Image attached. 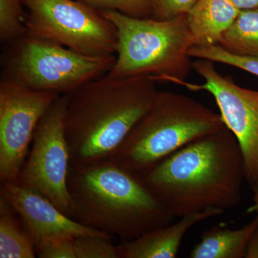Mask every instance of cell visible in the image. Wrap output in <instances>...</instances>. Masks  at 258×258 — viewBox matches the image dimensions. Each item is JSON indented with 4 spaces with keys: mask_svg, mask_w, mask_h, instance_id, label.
Segmentation results:
<instances>
[{
    "mask_svg": "<svg viewBox=\"0 0 258 258\" xmlns=\"http://www.w3.org/2000/svg\"><path fill=\"white\" fill-rule=\"evenodd\" d=\"M222 209L208 208L180 217L175 223L161 226L117 246L118 258H174L189 229L199 222L224 213Z\"/></svg>",
    "mask_w": 258,
    "mask_h": 258,
    "instance_id": "7c38bea8",
    "label": "cell"
},
{
    "mask_svg": "<svg viewBox=\"0 0 258 258\" xmlns=\"http://www.w3.org/2000/svg\"><path fill=\"white\" fill-rule=\"evenodd\" d=\"M188 53L191 57L227 64L253 74L258 77L257 57L233 55L219 45L210 46L194 45L189 49Z\"/></svg>",
    "mask_w": 258,
    "mask_h": 258,
    "instance_id": "d6986e66",
    "label": "cell"
},
{
    "mask_svg": "<svg viewBox=\"0 0 258 258\" xmlns=\"http://www.w3.org/2000/svg\"><path fill=\"white\" fill-rule=\"evenodd\" d=\"M252 193V200H253V205L248 208L247 212H256L257 213V218L258 219V181L251 185Z\"/></svg>",
    "mask_w": 258,
    "mask_h": 258,
    "instance_id": "cb8c5ba5",
    "label": "cell"
},
{
    "mask_svg": "<svg viewBox=\"0 0 258 258\" xmlns=\"http://www.w3.org/2000/svg\"><path fill=\"white\" fill-rule=\"evenodd\" d=\"M163 0H154V4L155 3H160V2H162Z\"/></svg>",
    "mask_w": 258,
    "mask_h": 258,
    "instance_id": "d4e9b609",
    "label": "cell"
},
{
    "mask_svg": "<svg viewBox=\"0 0 258 258\" xmlns=\"http://www.w3.org/2000/svg\"><path fill=\"white\" fill-rule=\"evenodd\" d=\"M240 11L230 0H198L186 13L195 45H219Z\"/></svg>",
    "mask_w": 258,
    "mask_h": 258,
    "instance_id": "4fadbf2b",
    "label": "cell"
},
{
    "mask_svg": "<svg viewBox=\"0 0 258 258\" xmlns=\"http://www.w3.org/2000/svg\"><path fill=\"white\" fill-rule=\"evenodd\" d=\"M219 45L233 55L258 58V8L241 10Z\"/></svg>",
    "mask_w": 258,
    "mask_h": 258,
    "instance_id": "e0dca14e",
    "label": "cell"
},
{
    "mask_svg": "<svg viewBox=\"0 0 258 258\" xmlns=\"http://www.w3.org/2000/svg\"><path fill=\"white\" fill-rule=\"evenodd\" d=\"M33 240L14 209L0 198V258H35Z\"/></svg>",
    "mask_w": 258,
    "mask_h": 258,
    "instance_id": "2e32d148",
    "label": "cell"
},
{
    "mask_svg": "<svg viewBox=\"0 0 258 258\" xmlns=\"http://www.w3.org/2000/svg\"><path fill=\"white\" fill-rule=\"evenodd\" d=\"M40 258H118L111 239L85 235L64 237L42 242L35 247Z\"/></svg>",
    "mask_w": 258,
    "mask_h": 258,
    "instance_id": "9a60e30c",
    "label": "cell"
},
{
    "mask_svg": "<svg viewBox=\"0 0 258 258\" xmlns=\"http://www.w3.org/2000/svg\"><path fill=\"white\" fill-rule=\"evenodd\" d=\"M60 95L34 91L13 80L0 82V179L18 183L39 122Z\"/></svg>",
    "mask_w": 258,
    "mask_h": 258,
    "instance_id": "9c48e42d",
    "label": "cell"
},
{
    "mask_svg": "<svg viewBox=\"0 0 258 258\" xmlns=\"http://www.w3.org/2000/svg\"><path fill=\"white\" fill-rule=\"evenodd\" d=\"M29 36L55 42L83 55L116 52V28L99 10L74 0H22Z\"/></svg>",
    "mask_w": 258,
    "mask_h": 258,
    "instance_id": "52a82bcc",
    "label": "cell"
},
{
    "mask_svg": "<svg viewBox=\"0 0 258 258\" xmlns=\"http://www.w3.org/2000/svg\"><path fill=\"white\" fill-rule=\"evenodd\" d=\"M225 127L220 114L191 97L159 91L111 159L142 179L176 151Z\"/></svg>",
    "mask_w": 258,
    "mask_h": 258,
    "instance_id": "277c9868",
    "label": "cell"
},
{
    "mask_svg": "<svg viewBox=\"0 0 258 258\" xmlns=\"http://www.w3.org/2000/svg\"><path fill=\"white\" fill-rule=\"evenodd\" d=\"M215 62L197 59L191 69L205 81L203 84L186 81L176 83L191 91H205L215 98L225 126L235 135L243 158L245 181H258V91L247 89L222 76Z\"/></svg>",
    "mask_w": 258,
    "mask_h": 258,
    "instance_id": "30bf717a",
    "label": "cell"
},
{
    "mask_svg": "<svg viewBox=\"0 0 258 258\" xmlns=\"http://www.w3.org/2000/svg\"><path fill=\"white\" fill-rule=\"evenodd\" d=\"M68 186L71 217L123 242L169 225L175 218L142 179L111 159L71 167Z\"/></svg>",
    "mask_w": 258,
    "mask_h": 258,
    "instance_id": "3957f363",
    "label": "cell"
},
{
    "mask_svg": "<svg viewBox=\"0 0 258 258\" xmlns=\"http://www.w3.org/2000/svg\"><path fill=\"white\" fill-rule=\"evenodd\" d=\"M101 13L115 25L116 58L108 74L124 78L149 76L157 82L186 81L195 45L186 14L167 20L139 18L114 10Z\"/></svg>",
    "mask_w": 258,
    "mask_h": 258,
    "instance_id": "5b68a950",
    "label": "cell"
},
{
    "mask_svg": "<svg viewBox=\"0 0 258 258\" xmlns=\"http://www.w3.org/2000/svg\"><path fill=\"white\" fill-rule=\"evenodd\" d=\"M157 83L149 76L107 74L68 94L64 131L71 167L111 159L152 106Z\"/></svg>",
    "mask_w": 258,
    "mask_h": 258,
    "instance_id": "7a4b0ae2",
    "label": "cell"
},
{
    "mask_svg": "<svg viewBox=\"0 0 258 258\" xmlns=\"http://www.w3.org/2000/svg\"><path fill=\"white\" fill-rule=\"evenodd\" d=\"M69 97L59 96L39 122L18 184L35 190L71 217V155L64 131Z\"/></svg>",
    "mask_w": 258,
    "mask_h": 258,
    "instance_id": "ba28073f",
    "label": "cell"
},
{
    "mask_svg": "<svg viewBox=\"0 0 258 258\" xmlns=\"http://www.w3.org/2000/svg\"><path fill=\"white\" fill-rule=\"evenodd\" d=\"M258 228L256 217L237 230L217 226L205 231L201 240L191 249V258H243L249 239Z\"/></svg>",
    "mask_w": 258,
    "mask_h": 258,
    "instance_id": "5bb4252c",
    "label": "cell"
},
{
    "mask_svg": "<svg viewBox=\"0 0 258 258\" xmlns=\"http://www.w3.org/2000/svg\"><path fill=\"white\" fill-rule=\"evenodd\" d=\"M3 77L30 89L67 95L109 72L116 56H91L28 35L8 43Z\"/></svg>",
    "mask_w": 258,
    "mask_h": 258,
    "instance_id": "8992f818",
    "label": "cell"
},
{
    "mask_svg": "<svg viewBox=\"0 0 258 258\" xmlns=\"http://www.w3.org/2000/svg\"><path fill=\"white\" fill-rule=\"evenodd\" d=\"M0 195L18 213L35 247L45 241L76 236L112 239L111 236L74 220L41 194L18 183H2Z\"/></svg>",
    "mask_w": 258,
    "mask_h": 258,
    "instance_id": "8fae6325",
    "label": "cell"
},
{
    "mask_svg": "<svg viewBox=\"0 0 258 258\" xmlns=\"http://www.w3.org/2000/svg\"><path fill=\"white\" fill-rule=\"evenodd\" d=\"M197 1L198 0H163L154 4V18L167 20L178 15L186 14Z\"/></svg>",
    "mask_w": 258,
    "mask_h": 258,
    "instance_id": "44dd1931",
    "label": "cell"
},
{
    "mask_svg": "<svg viewBox=\"0 0 258 258\" xmlns=\"http://www.w3.org/2000/svg\"><path fill=\"white\" fill-rule=\"evenodd\" d=\"M230 1L240 10L258 8V0H230Z\"/></svg>",
    "mask_w": 258,
    "mask_h": 258,
    "instance_id": "603a6c76",
    "label": "cell"
},
{
    "mask_svg": "<svg viewBox=\"0 0 258 258\" xmlns=\"http://www.w3.org/2000/svg\"><path fill=\"white\" fill-rule=\"evenodd\" d=\"M95 9L114 10L135 18H147L154 12V0H79Z\"/></svg>",
    "mask_w": 258,
    "mask_h": 258,
    "instance_id": "ffe728a7",
    "label": "cell"
},
{
    "mask_svg": "<svg viewBox=\"0 0 258 258\" xmlns=\"http://www.w3.org/2000/svg\"><path fill=\"white\" fill-rule=\"evenodd\" d=\"M142 180L174 217L211 207L225 211L242 199L243 158L225 127L176 151Z\"/></svg>",
    "mask_w": 258,
    "mask_h": 258,
    "instance_id": "6da1fadb",
    "label": "cell"
},
{
    "mask_svg": "<svg viewBox=\"0 0 258 258\" xmlns=\"http://www.w3.org/2000/svg\"><path fill=\"white\" fill-rule=\"evenodd\" d=\"M245 258H258V228L247 243Z\"/></svg>",
    "mask_w": 258,
    "mask_h": 258,
    "instance_id": "7402d4cb",
    "label": "cell"
},
{
    "mask_svg": "<svg viewBox=\"0 0 258 258\" xmlns=\"http://www.w3.org/2000/svg\"><path fill=\"white\" fill-rule=\"evenodd\" d=\"M26 14L22 0H0V39L8 44L23 36Z\"/></svg>",
    "mask_w": 258,
    "mask_h": 258,
    "instance_id": "ac0fdd59",
    "label": "cell"
}]
</instances>
